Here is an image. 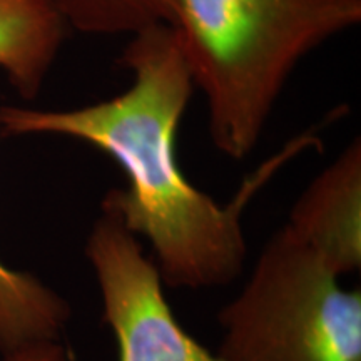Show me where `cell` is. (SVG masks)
Masks as SVG:
<instances>
[{
    "instance_id": "3",
    "label": "cell",
    "mask_w": 361,
    "mask_h": 361,
    "mask_svg": "<svg viewBox=\"0 0 361 361\" xmlns=\"http://www.w3.org/2000/svg\"><path fill=\"white\" fill-rule=\"evenodd\" d=\"M283 226L221 310L219 361H361V293Z\"/></svg>"
},
{
    "instance_id": "5",
    "label": "cell",
    "mask_w": 361,
    "mask_h": 361,
    "mask_svg": "<svg viewBox=\"0 0 361 361\" xmlns=\"http://www.w3.org/2000/svg\"><path fill=\"white\" fill-rule=\"evenodd\" d=\"M286 228L338 276L361 268L360 137L311 180Z\"/></svg>"
},
{
    "instance_id": "2",
    "label": "cell",
    "mask_w": 361,
    "mask_h": 361,
    "mask_svg": "<svg viewBox=\"0 0 361 361\" xmlns=\"http://www.w3.org/2000/svg\"><path fill=\"white\" fill-rule=\"evenodd\" d=\"M173 29L219 152L258 146L293 71L361 22V0H173Z\"/></svg>"
},
{
    "instance_id": "4",
    "label": "cell",
    "mask_w": 361,
    "mask_h": 361,
    "mask_svg": "<svg viewBox=\"0 0 361 361\" xmlns=\"http://www.w3.org/2000/svg\"><path fill=\"white\" fill-rule=\"evenodd\" d=\"M102 322L114 333L119 361H219L184 331L162 291L161 273L126 226L112 189L85 239Z\"/></svg>"
},
{
    "instance_id": "8",
    "label": "cell",
    "mask_w": 361,
    "mask_h": 361,
    "mask_svg": "<svg viewBox=\"0 0 361 361\" xmlns=\"http://www.w3.org/2000/svg\"><path fill=\"white\" fill-rule=\"evenodd\" d=\"M71 29L92 35H130L174 20L173 0H51Z\"/></svg>"
},
{
    "instance_id": "6",
    "label": "cell",
    "mask_w": 361,
    "mask_h": 361,
    "mask_svg": "<svg viewBox=\"0 0 361 361\" xmlns=\"http://www.w3.org/2000/svg\"><path fill=\"white\" fill-rule=\"evenodd\" d=\"M67 29L51 0H0V71L22 99L39 96Z\"/></svg>"
},
{
    "instance_id": "9",
    "label": "cell",
    "mask_w": 361,
    "mask_h": 361,
    "mask_svg": "<svg viewBox=\"0 0 361 361\" xmlns=\"http://www.w3.org/2000/svg\"><path fill=\"white\" fill-rule=\"evenodd\" d=\"M2 361H74V356L61 340L39 341L4 355Z\"/></svg>"
},
{
    "instance_id": "1",
    "label": "cell",
    "mask_w": 361,
    "mask_h": 361,
    "mask_svg": "<svg viewBox=\"0 0 361 361\" xmlns=\"http://www.w3.org/2000/svg\"><path fill=\"white\" fill-rule=\"evenodd\" d=\"M129 39L121 64L133 82L124 92L64 111L2 106L0 133L64 135L106 152L128 178V188H112L121 216L149 241L162 283L188 290L228 286L245 269L241 216L247 202L319 139L311 133L293 137L221 204L189 183L176 157V134L196 89L178 35L169 24H152Z\"/></svg>"
},
{
    "instance_id": "7",
    "label": "cell",
    "mask_w": 361,
    "mask_h": 361,
    "mask_svg": "<svg viewBox=\"0 0 361 361\" xmlns=\"http://www.w3.org/2000/svg\"><path fill=\"white\" fill-rule=\"evenodd\" d=\"M71 319L67 301L34 274L0 261V353L30 343L61 340Z\"/></svg>"
}]
</instances>
